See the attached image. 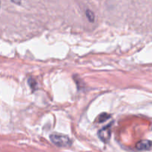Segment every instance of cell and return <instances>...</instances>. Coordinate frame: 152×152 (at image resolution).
I'll return each instance as SVG.
<instances>
[{"label": "cell", "instance_id": "1", "mask_svg": "<svg viewBox=\"0 0 152 152\" xmlns=\"http://www.w3.org/2000/svg\"><path fill=\"white\" fill-rule=\"evenodd\" d=\"M50 140L58 147H68L71 145V140L68 137L60 134H53L50 135Z\"/></svg>", "mask_w": 152, "mask_h": 152}, {"label": "cell", "instance_id": "2", "mask_svg": "<svg viewBox=\"0 0 152 152\" xmlns=\"http://www.w3.org/2000/svg\"><path fill=\"white\" fill-rule=\"evenodd\" d=\"M111 126H112V124L110 123L109 125L102 128V129L98 132V135H99V139H100L102 142H108V141L110 140V139H111Z\"/></svg>", "mask_w": 152, "mask_h": 152}, {"label": "cell", "instance_id": "3", "mask_svg": "<svg viewBox=\"0 0 152 152\" xmlns=\"http://www.w3.org/2000/svg\"><path fill=\"white\" fill-rule=\"evenodd\" d=\"M151 147V142L149 140H142L137 143L136 148L140 151H146L150 150Z\"/></svg>", "mask_w": 152, "mask_h": 152}, {"label": "cell", "instance_id": "4", "mask_svg": "<svg viewBox=\"0 0 152 152\" xmlns=\"http://www.w3.org/2000/svg\"><path fill=\"white\" fill-rule=\"evenodd\" d=\"M86 16L90 22H93L94 21V13L90 10H86Z\"/></svg>", "mask_w": 152, "mask_h": 152}, {"label": "cell", "instance_id": "5", "mask_svg": "<svg viewBox=\"0 0 152 152\" xmlns=\"http://www.w3.org/2000/svg\"><path fill=\"white\" fill-rule=\"evenodd\" d=\"M109 117H110V116L108 115V114H105V113H104V114H102L99 117V121L100 122V123L105 121V120H107L108 118H109Z\"/></svg>", "mask_w": 152, "mask_h": 152}, {"label": "cell", "instance_id": "6", "mask_svg": "<svg viewBox=\"0 0 152 152\" xmlns=\"http://www.w3.org/2000/svg\"><path fill=\"white\" fill-rule=\"evenodd\" d=\"M13 3L16 4H21V0H11Z\"/></svg>", "mask_w": 152, "mask_h": 152}]
</instances>
